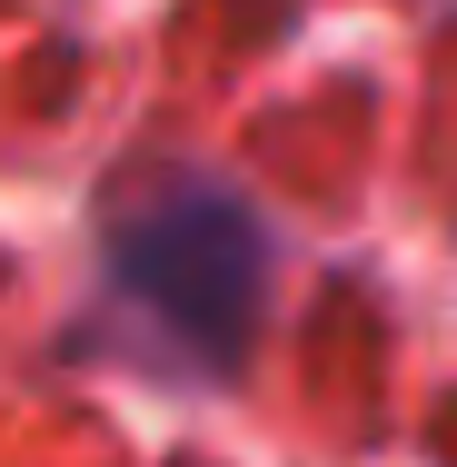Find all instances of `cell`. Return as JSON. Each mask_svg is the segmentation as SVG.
I'll return each instance as SVG.
<instances>
[{"label":"cell","instance_id":"obj_1","mask_svg":"<svg viewBox=\"0 0 457 467\" xmlns=\"http://www.w3.org/2000/svg\"><path fill=\"white\" fill-rule=\"evenodd\" d=\"M119 288H130L140 308L180 318V328H209V348H229V338H239V308H249V288H259V239H249L239 209L189 199V209L150 219V229L119 249Z\"/></svg>","mask_w":457,"mask_h":467}]
</instances>
